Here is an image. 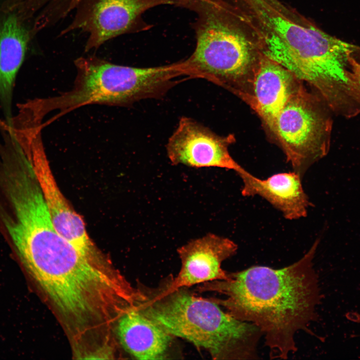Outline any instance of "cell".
I'll return each mask as SVG.
<instances>
[{
    "mask_svg": "<svg viewBox=\"0 0 360 360\" xmlns=\"http://www.w3.org/2000/svg\"><path fill=\"white\" fill-rule=\"evenodd\" d=\"M319 242L317 239L300 259L286 267L254 266L198 289L224 295L211 299L234 318L256 326L270 358L286 359L297 350V332L308 330L318 316L322 295L314 258Z\"/></svg>",
    "mask_w": 360,
    "mask_h": 360,
    "instance_id": "obj_1",
    "label": "cell"
},
{
    "mask_svg": "<svg viewBox=\"0 0 360 360\" xmlns=\"http://www.w3.org/2000/svg\"><path fill=\"white\" fill-rule=\"evenodd\" d=\"M139 289L138 308L174 337L205 350L214 360L258 358L262 335L256 326L234 318L210 298L175 286L172 276L156 287Z\"/></svg>",
    "mask_w": 360,
    "mask_h": 360,
    "instance_id": "obj_2",
    "label": "cell"
},
{
    "mask_svg": "<svg viewBox=\"0 0 360 360\" xmlns=\"http://www.w3.org/2000/svg\"><path fill=\"white\" fill-rule=\"evenodd\" d=\"M264 22L271 30L265 56L312 85L333 113L347 118L360 114L350 78V58L358 48L288 17L270 16Z\"/></svg>",
    "mask_w": 360,
    "mask_h": 360,
    "instance_id": "obj_3",
    "label": "cell"
},
{
    "mask_svg": "<svg viewBox=\"0 0 360 360\" xmlns=\"http://www.w3.org/2000/svg\"><path fill=\"white\" fill-rule=\"evenodd\" d=\"M77 74L72 90L42 99L46 114H60L89 104L128 106L144 99L159 98L176 84L182 75L180 62L137 68L116 64L96 56L74 60Z\"/></svg>",
    "mask_w": 360,
    "mask_h": 360,
    "instance_id": "obj_4",
    "label": "cell"
},
{
    "mask_svg": "<svg viewBox=\"0 0 360 360\" xmlns=\"http://www.w3.org/2000/svg\"><path fill=\"white\" fill-rule=\"evenodd\" d=\"M197 15L196 45L180 61L184 75L206 79L232 90L252 71V45L238 28L235 14L222 0H182Z\"/></svg>",
    "mask_w": 360,
    "mask_h": 360,
    "instance_id": "obj_5",
    "label": "cell"
},
{
    "mask_svg": "<svg viewBox=\"0 0 360 360\" xmlns=\"http://www.w3.org/2000/svg\"><path fill=\"white\" fill-rule=\"evenodd\" d=\"M332 112L320 98L299 84L277 118L275 136L293 171L302 178L328 152Z\"/></svg>",
    "mask_w": 360,
    "mask_h": 360,
    "instance_id": "obj_6",
    "label": "cell"
},
{
    "mask_svg": "<svg viewBox=\"0 0 360 360\" xmlns=\"http://www.w3.org/2000/svg\"><path fill=\"white\" fill-rule=\"evenodd\" d=\"M180 0H81L74 17L60 36L74 30L88 34L85 52L98 49L118 36L144 30L142 18L148 10L161 4L178 6Z\"/></svg>",
    "mask_w": 360,
    "mask_h": 360,
    "instance_id": "obj_7",
    "label": "cell"
},
{
    "mask_svg": "<svg viewBox=\"0 0 360 360\" xmlns=\"http://www.w3.org/2000/svg\"><path fill=\"white\" fill-rule=\"evenodd\" d=\"M234 136H221L192 118L182 116L166 144L171 164L200 168L218 167L238 174L244 168L232 158Z\"/></svg>",
    "mask_w": 360,
    "mask_h": 360,
    "instance_id": "obj_8",
    "label": "cell"
},
{
    "mask_svg": "<svg viewBox=\"0 0 360 360\" xmlns=\"http://www.w3.org/2000/svg\"><path fill=\"white\" fill-rule=\"evenodd\" d=\"M36 176L52 224L58 232L86 256L98 260L102 257L88 236L83 219L68 204L51 170L42 143L32 150Z\"/></svg>",
    "mask_w": 360,
    "mask_h": 360,
    "instance_id": "obj_9",
    "label": "cell"
},
{
    "mask_svg": "<svg viewBox=\"0 0 360 360\" xmlns=\"http://www.w3.org/2000/svg\"><path fill=\"white\" fill-rule=\"evenodd\" d=\"M237 250L236 244L231 240L212 233L190 240L177 250L182 265L177 276H173L174 284L188 288L228 279V273L222 264Z\"/></svg>",
    "mask_w": 360,
    "mask_h": 360,
    "instance_id": "obj_10",
    "label": "cell"
},
{
    "mask_svg": "<svg viewBox=\"0 0 360 360\" xmlns=\"http://www.w3.org/2000/svg\"><path fill=\"white\" fill-rule=\"evenodd\" d=\"M254 68L252 106L275 135L278 116L298 87V79L286 68L265 56Z\"/></svg>",
    "mask_w": 360,
    "mask_h": 360,
    "instance_id": "obj_11",
    "label": "cell"
},
{
    "mask_svg": "<svg viewBox=\"0 0 360 360\" xmlns=\"http://www.w3.org/2000/svg\"><path fill=\"white\" fill-rule=\"evenodd\" d=\"M238 174L243 183V196H261L287 220H298L307 216L312 203L302 187V178L298 173H278L262 180L244 168Z\"/></svg>",
    "mask_w": 360,
    "mask_h": 360,
    "instance_id": "obj_12",
    "label": "cell"
},
{
    "mask_svg": "<svg viewBox=\"0 0 360 360\" xmlns=\"http://www.w3.org/2000/svg\"><path fill=\"white\" fill-rule=\"evenodd\" d=\"M32 33L14 14L0 20V109L6 121L14 116L16 78Z\"/></svg>",
    "mask_w": 360,
    "mask_h": 360,
    "instance_id": "obj_13",
    "label": "cell"
},
{
    "mask_svg": "<svg viewBox=\"0 0 360 360\" xmlns=\"http://www.w3.org/2000/svg\"><path fill=\"white\" fill-rule=\"evenodd\" d=\"M120 343L136 358H166L174 336L145 316L137 306L122 316L117 327Z\"/></svg>",
    "mask_w": 360,
    "mask_h": 360,
    "instance_id": "obj_14",
    "label": "cell"
},
{
    "mask_svg": "<svg viewBox=\"0 0 360 360\" xmlns=\"http://www.w3.org/2000/svg\"><path fill=\"white\" fill-rule=\"evenodd\" d=\"M260 18L266 16L278 14L285 7L278 0H242Z\"/></svg>",
    "mask_w": 360,
    "mask_h": 360,
    "instance_id": "obj_15",
    "label": "cell"
},
{
    "mask_svg": "<svg viewBox=\"0 0 360 360\" xmlns=\"http://www.w3.org/2000/svg\"><path fill=\"white\" fill-rule=\"evenodd\" d=\"M350 78L355 99L360 108V50L350 58Z\"/></svg>",
    "mask_w": 360,
    "mask_h": 360,
    "instance_id": "obj_16",
    "label": "cell"
},
{
    "mask_svg": "<svg viewBox=\"0 0 360 360\" xmlns=\"http://www.w3.org/2000/svg\"><path fill=\"white\" fill-rule=\"evenodd\" d=\"M348 320L352 322L360 324V313L358 312H350L348 316Z\"/></svg>",
    "mask_w": 360,
    "mask_h": 360,
    "instance_id": "obj_17",
    "label": "cell"
}]
</instances>
